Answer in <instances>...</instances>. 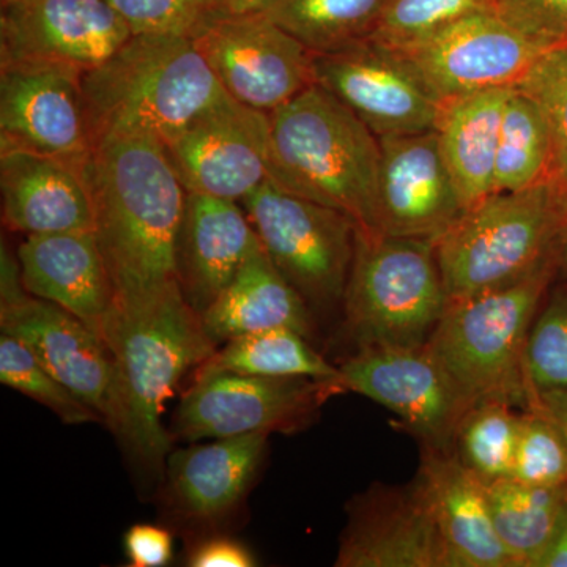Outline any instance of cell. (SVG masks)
Returning <instances> with one entry per match:
<instances>
[{"label": "cell", "instance_id": "4316f807", "mask_svg": "<svg viewBox=\"0 0 567 567\" xmlns=\"http://www.w3.org/2000/svg\"><path fill=\"white\" fill-rule=\"evenodd\" d=\"M492 520L518 567H537L567 513V486L543 487L513 476L487 486Z\"/></svg>", "mask_w": 567, "mask_h": 567}, {"label": "cell", "instance_id": "83f0119b", "mask_svg": "<svg viewBox=\"0 0 567 567\" xmlns=\"http://www.w3.org/2000/svg\"><path fill=\"white\" fill-rule=\"evenodd\" d=\"M390 0H275L262 13L312 54L369 40Z\"/></svg>", "mask_w": 567, "mask_h": 567}, {"label": "cell", "instance_id": "d6986e66", "mask_svg": "<svg viewBox=\"0 0 567 567\" xmlns=\"http://www.w3.org/2000/svg\"><path fill=\"white\" fill-rule=\"evenodd\" d=\"M382 147L372 233L436 241L464 215L439 134L379 137Z\"/></svg>", "mask_w": 567, "mask_h": 567}, {"label": "cell", "instance_id": "ba28073f", "mask_svg": "<svg viewBox=\"0 0 567 567\" xmlns=\"http://www.w3.org/2000/svg\"><path fill=\"white\" fill-rule=\"evenodd\" d=\"M240 204L265 252L309 309L342 305L357 246L350 216L274 182Z\"/></svg>", "mask_w": 567, "mask_h": 567}, {"label": "cell", "instance_id": "277c9868", "mask_svg": "<svg viewBox=\"0 0 567 567\" xmlns=\"http://www.w3.org/2000/svg\"><path fill=\"white\" fill-rule=\"evenodd\" d=\"M271 182L346 213L374 230L382 147L379 136L320 85L270 114Z\"/></svg>", "mask_w": 567, "mask_h": 567}, {"label": "cell", "instance_id": "52a82bcc", "mask_svg": "<svg viewBox=\"0 0 567 567\" xmlns=\"http://www.w3.org/2000/svg\"><path fill=\"white\" fill-rule=\"evenodd\" d=\"M446 303L435 241L358 227L342 301L358 349L424 346Z\"/></svg>", "mask_w": 567, "mask_h": 567}, {"label": "cell", "instance_id": "2e32d148", "mask_svg": "<svg viewBox=\"0 0 567 567\" xmlns=\"http://www.w3.org/2000/svg\"><path fill=\"white\" fill-rule=\"evenodd\" d=\"M82 76L61 63L0 62V147L85 164L93 137Z\"/></svg>", "mask_w": 567, "mask_h": 567}, {"label": "cell", "instance_id": "5b68a950", "mask_svg": "<svg viewBox=\"0 0 567 567\" xmlns=\"http://www.w3.org/2000/svg\"><path fill=\"white\" fill-rule=\"evenodd\" d=\"M566 234L567 194L555 183L491 194L435 241L447 303L561 265Z\"/></svg>", "mask_w": 567, "mask_h": 567}, {"label": "cell", "instance_id": "d4e9b609", "mask_svg": "<svg viewBox=\"0 0 567 567\" xmlns=\"http://www.w3.org/2000/svg\"><path fill=\"white\" fill-rule=\"evenodd\" d=\"M200 319L216 346L274 328H290L306 338L312 333L309 306L279 274L260 244Z\"/></svg>", "mask_w": 567, "mask_h": 567}, {"label": "cell", "instance_id": "8992f818", "mask_svg": "<svg viewBox=\"0 0 567 567\" xmlns=\"http://www.w3.org/2000/svg\"><path fill=\"white\" fill-rule=\"evenodd\" d=\"M559 264L502 289L447 303L425 342L470 409L481 402L528 405L525 346Z\"/></svg>", "mask_w": 567, "mask_h": 567}, {"label": "cell", "instance_id": "cb8c5ba5", "mask_svg": "<svg viewBox=\"0 0 567 567\" xmlns=\"http://www.w3.org/2000/svg\"><path fill=\"white\" fill-rule=\"evenodd\" d=\"M417 480L456 567H518L492 520L487 484L447 450L424 446Z\"/></svg>", "mask_w": 567, "mask_h": 567}, {"label": "cell", "instance_id": "f1b7e54d", "mask_svg": "<svg viewBox=\"0 0 567 567\" xmlns=\"http://www.w3.org/2000/svg\"><path fill=\"white\" fill-rule=\"evenodd\" d=\"M290 328L256 331L229 339L197 368L200 372H237L260 377H309L336 383L339 369L328 363Z\"/></svg>", "mask_w": 567, "mask_h": 567}, {"label": "cell", "instance_id": "6da1fadb", "mask_svg": "<svg viewBox=\"0 0 567 567\" xmlns=\"http://www.w3.org/2000/svg\"><path fill=\"white\" fill-rule=\"evenodd\" d=\"M95 233L117 303L140 300L177 281L175 245L186 189L166 148L152 137L112 134L84 164Z\"/></svg>", "mask_w": 567, "mask_h": 567}, {"label": "cell", "instance_id": "60d3db41", "mask_svg": "<svg viewBox=\"0 0 567 567\" xmlns=\"http://www.w3.org/2000/svg\"><path fill=\"white\" fill-rule=\"evenodd\" d=\"M207 22L262 13L275 0H204Z\"/></svg>", "mask_w": 567, "mask_h": 567}, {"label": "cell", "instance_id": "f546056e", "mask_svg": "<svg viewBox=\"0 0 567 567\" xmlns=\"http://www.w3.org/2000/svg\"><path fill=\"white\" fill-rule=\"evenodd\" d=\"M551 144L539 106L520 89L507 96L496 148L494 194L550 182Z\"/></svg>", "mask_w": 567, "mask_h": 567}, {"label": "cell", "instance_id": "484cf974", "mask_svg": "<svg viewBox=\"0 0 567 567\" xmlns=\"http://www.w3.org/2000/svg\"><path fill=\"white\" fill-rule=\"evenodd\" d=\"M513 89H488L443 102L435 130L465 210L494 194L499 128Z\"/></svg>", "mask_w": 567, "mask_h": 567}, {"label": "cell", "instance_id": "8fae6325", "mask_svg": "<svg viewBox=\"0 0 567 567\" xmlns=\"http://www.w3.org/2000/svg\"><path fill=\"white\" fill-rule=\"evenodd\" d=\"M186 193L241 203L271 182L270 114L227 93L164 145Z\"/></svg>", "mask_w": 567, "mask_h": 567}, {"label": "cell", "instance_id": "f6af8a7d", "mask_svg": "<svg viewBox=\"0 0 567 567\" xmlns=\"http://www.w3.org/2000/svg\"><path fill=\"white\" fill-rule=\"evenodd\" d=\"M14 2H17V0H0V6H2V9H6V7H9Z\"/></svg>", "mask_w": 567, "mask_h": 567}, {"label": "cell", "instance_id": "ee69618b", "mask_svg": "<svg viewBox=\"0 0 567 567\" xmlns=\"http://www.w3.org/2000/svg\"><path fill=\"white\" fill-rule=\"evenodd\" d=\"M561 268H565L567 271V234L565 238V245H563V251H561Z\"/></svg>", "mask_w": 567, "mask_h": 567}, {"label": "cell", "instance_id": "44dd1931", "mask_svg": "<svg viewBox=\"0 0 567 567\" xmlns=\"http://www.w3.org/2000/svg\"><path fill=\"white\" fill-rule=\"evenodd\" d=\"M259 244L238 203L186 193L175 245V278L197 315L210 308Z\"/></svg>", "mask_w": 567, "mask_h": 567}, {"label": "cell", "instance_id": "3957f363", "mask_svg": "<svg viewBox=\"0 0 567 567\" xmlns=\"http://www.w3.org/2000/svg\"><path fill=\"white\" fill-rule=\"evenodd\" d=\"M82 92L93 147L112 134L166 145L227 95L193 39L181 35H132L84 73Z\"/></svg>", "mask_w": 567, "mask_h": 567}, {"label": "cell", "instance_id": "74e56055", "mask_svg": "<svg viewBox=\"0 0 567 567\" xmlns=\"http://www.w3.org/2000/svg\"><path fill=\"white\" fill-rule=\"evenodd\" d=\"M494 11L550 50L567 44V0H498Z\"/></svg>", "mask_w": 567, "mask_h": 567}, {"label": "cell", "instance_id": "e575fe53", "mask_svg": "<svg viewBox=\"0 0 567 567\" xmlns=\"http://www.w3.org/2000/svg\"><path fill=\"white\" fill-rule=\"evenodd\" d=\"M520 415L513 477L532 486H567V436L540 406Z\"/></svg>", "mask_w": 567, "mask_h": 567}, {"label": "cell", "instance_id": "9c48e42d", "mask_svg": "<svg viewBox=\"0 0 567 567\" xmlns=\"http://www.w3.org/2000/svg\"><path fill=\"white\" fill-rule=\"evenodd\" d=\"M174 415L177 439L199 442L246 434L300 431L328 398L331 380L196 371Z\"/></svg>", "mask_w": 567, "mask_h": 567}, {"label": "cell", "instance_id": "7bdbcfd3", "mask_svg": "<svg viewBox=\"0 0 567 567\" xmlns=\"http://www.w3.org/2000/svg\"><path fill=\"white\" fill-rule=\"evenodd\" d=\"M537 567H567V513Z\"/></svg>", "mask_w": 567, "mask_h": 567}, {"label": "cell", "instance_id": "8d00e7d4", "mask_svg": "<svg viewBox=\"0 0 567 567\" xmlns=\"http://www.w3.org/2000/svg\"><path fill=\"white\" fill-rule=\"evenodd\" d=\"M132 35L193 39L207 24L204 0H107Z\"/></svg>", "mask_w": 567, "mask_h": 567}, {"label": "cell", "instance_id": "4dcf8cb0", "mask_svg": "<svg viewBox=\"0 0 567 567\" xmlns=\"http://www.w3.org/2000/svg\"><path fill=\"white\" fill-rule=\"evenodd\" d=\"M503 401L481 402L458 425L456 456L484 483L513 476L520 415Z\"/></svg>", "mask_w": 567, "mask_h": 567}, {"label": "cell", "instance_id": "7402d4cb", "mask_svg": "<svg viewBox=\"0 0 567 567\" xmlns=\"http://www.w3.org/2000/svg\"><path fill=\"white\" fill-rule=\"evenodd\" d=\"M24 289L102 333L117 293L95 233L28 235L18 248Z\"/></svg>", "mask_w": 567, "mask_h": 567}, {"label": "cell", "instance_id": "836d02e7", "mask_svg": "<svg viewBox=\"0 0 567 567\" xmlns=\"http://www.w3.org/2000/svg\"><path fill=\"white\" fill-rule=\"evenodd\" d=\"M528 401L567 391V292L558 290L529 330L524 357Z\"/></svg>", "mask_w": 567, "mask_h": 567}, {"label": "cell", "instance_id": "4fadbf2b", "mask_svg": "<svg viewBox=\"0 0 567 567\" xmlns=\"http://www.w3.org/2000/svg\"><path fill=\"white\" fill-rule=\"evenodd\" d=\"M341 393L386 406L424 446L450 450L470 406L427 347H364L339 365Z\"/></svg>", "mask_w": 567, "mask_h": 567}, {"label": "cell", "instance_id": "603a6c76", "mask_svg": "<svg viewBox=\"0 0 567 567\" xmlns=\"http://www.w3.org/2000/svg\"><path fill=\"white\" fill-rule=\"evenodd\" d=\"M268 436L265 432L215 439L169 454L166 494L182 520L210 525L240 505L257 475Z\"/></svg>", "mask_w": 567, "mask_h": 567}, {"label": "cell", "instance_id": "ab89813d", "mask_svg": "<svg viewBox=\"0 0 567 567\" xmlns=\"http://www.w3.org/2000/svg\"><path fill=\"white\" fill-rule=\"evenodd\" d=\"M257 561L245 544L227 536L199 540L189 550L186 566L192 567H252Z\"/></svg>", "mask_w": 567, "mask_h": 567}, {"label": "cell", "instance_id": "5bb4252c", "mask_svg": "<svg viewBox=\"0 0 567 567\" xmlns=\"http://www.w3.org/2000/svg\"><path fill=\"white\" fill-rule=\"evenodd\" d=\"M0 327L104 421L112 383L106 346L76 316L24 289L18 257L11 256L6 244L0 257Z\"/></svg>", "mask_w": 567, "mask_h": 567}, {"label": "cell", "instance_id": "30bf717a", "mask_svg": "<svg viewBox=\"0 0 567 567\" xmlns=\"http://www.w3.org/2000/svg\"><path fill=\"white\" fill-rule=\"evenodd\" d=\"M193 43L224 91L265 114L316 84L315 54L265 13L207 22Z\"/></svg>", "mask_w": 567, "mask_h": 567}, {"label": "cell", "instance_id": "f35d334b", "mask_svg": "<svg viewBox=\"0 0 567 567\" xmlns=\"http://www.w3.org/2000/svg\"><path fill=\"white\" fill-rule=\"evenodd\" d=\"M123 544L130 565L134 567H162L173 559V535L156 525H133Z\"/></svg>", "mask_w": 567, "mask_h": 567}, {"label": "cell", "instance_id": "7c38bea8", "mask_svg": "<svg viewBox=\"0 0 567 567\" xmlns=\"http://www.w3.org/2000/svg\"><path fill=\"white\" fill-rule=\"evenodd\" d=\"M315 81L379 137L436 128L443 100L401 52L365 40L315 54Z\"/></svg>", "mask_w": 567, "mask_h": 567}, {"label": "cell", "instance_id": "9a60e30c", "mask_svg": "<svg viewBox=\"0 0 567 567\" xmlns=\"http://www.w3.org/2000/svg\"><path fill=\"white\" fill-rule=\"evenodd\" d=\"M548 51L495 11H483L398 52L445 102L488 89L517 87Z\"/></svg>", "mask_w": 567, "mask_h": 567}, {"label": "cell", "instance_id": "d6a6232c", "mask_svg": "<svg viewBox=\"0 0 567 567\" xmlns=\"http://www.w3.org/2000/svg\"><path fill=\"white\" fill-rule=\"evenodd\" d=\"M498 0H390L369 40L405 50L470 14L494 11Z\"/></svg>", "mask_w": 567, "mask_h": 567}, {"label": "cell", "instance_id": "d590c367", "mask_svg": "<svg viewBox=\"0 0 567 567\" xmlns=\"http://www.w3.org/2000/svg\"><path fill=\"white\" fill-rule=\"evenodd\" d=\"M539 106L551 144L550 182L567 194V44L536 62L517 85Z\"/></svg>", "mask_w": 567, "mask_h": 567}, {"label": "cell", "instance_id": "ffe728a7", "mask_svg": "<svg viewBox=\"0 0 567 567\" xmlns=\"http://www.w3.org/2000/svg\"><path fill=\"white\" fill-rule=\"evenodd\" d=\"M0 193L3 224L14 233L95 229L84 164L20 147H0Z\"/></svg>", "mask_w": 567, "mask_h": 567}, {"label": "cell", "instance_id": "ac0fdd59", "mask_svg": "<svg viewBox=\"0 0 567 567\" xmlns=\"http://www.w3.org/2000/svg\"><path fill=\"white\" fill-rule=\"evenodd\" d=\"M132 39L107 0H17L0 17V62H48L87 73Z\"/></svg>", "mask_w": 567, "mask_h": 567}, {"label": "cell", "instance_id": "e0dca14e", "mask_svg": "<svg viewBox=\"0 0 567 567\" xmlns=\"http://www.w3.org/2000/svg\"><path fill=\"white\" fill-rule=\"evenodd\" d=\"M334 565L456 567L421 481L375 486L354 496Z\"/></svg>", "mask_w": 567, "mask_h": 567}, {"label": "cell", "instance_id": "7a4b0ae2", "mask_svg": "<svg viewBox=\"0 0 567 567\" xmlns=\"http://www.w3.org/2000/svg\"><path fill=\"white\" fill-rule=\"evenodd\" d=\"M100 338L112 360L104 421L142 466L163 472L173 447L163 425L164 405L182 377L218 346L177 281L140 300L115 301Z\"/></svg>", "mask_w": 567, "mask_h": 567}, {"label": "cell", "instance_id": "1f68e13d", "mask_svg": "<svg viewBox=\"0 0 567 567\" xmlns=\"http://www.w3.org/2000/svg\"><path fill=\"white\" fill-rule=\"evenodd\" d=\"M0 382L47 406L65 424L103 421L96 410L51 374L28 347L7 333L0 336Z\"/></svg>", "mask_w": 567, "mask_h": 567}, {"label": "cell", "instance_id": "b9f144b4", "mask_svg": "<svg viewBox=\"0 0 567 567\" xmlns=\"http://www.w3.org/2000/svg\"><path fill=\"white\" fill-rule=\"evenodd\" d=\"M529 404L540 406L547 415L554 417L567 436V391L566 393L533 395V398H529L528 405Z\"/></svg>", "mask_w": 567, "mask_h": 567}]
</instances>
